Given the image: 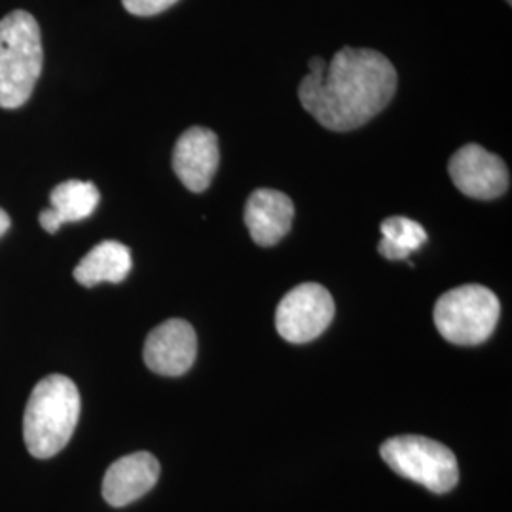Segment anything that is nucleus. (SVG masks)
<instances>
[{"mask_svg":"<svg viewBox=\"0 0 512 512\" xmlns=\"http://www.w3.org/2000/svg\"><path fill=\"white\" fill-rule=\"evenodd\" d=\"M397 92V71L384 54L346 46L336 52L321 82L310 74L300 82L302 107L332 131L365 126Z\"/></svg>","mask_w":512,"mask_h":512,"instance_id":"1","label":"nucleus"},{"mask_svg":"<svg viewBox=\"0 0 512 512\" xmlns=\"http://www.w3.org/2000/svg\"><path fill=\"white\" fill-rule=\"evenodd\" d=\"M80 418V393L71 378L52 374L33 389L23 416V439L33 458L59 454L73 437Z\"/></svg>","mask_w":512,"mask_h":512,"instance_id":"2","label":"nucleus"},{"mask_svg":"<svg viewBox=\"0 0 512 512\" xmlns=\"http://www.w3.org/2000/svg\"><path fill=\"white\" fill-rule=\"evenodd\" d=\"M42 40L37 19L14 10L0 19V107L19 109L33 95L42 73Z\"/></svg>","mask_w":512,"mask_h":512,"instance_id":"3","label":"nucleus"},{"mask_svg":"<svg viewBox=\"0 0 512 512\" xmlns=\"http://www.w3.org/2000/svg\"><path fill=\"white\" fill-rule=\"evenodd\" d=\"M499 313V300L490 289L463 285L437 300L435 325L440 336L456 346H478L492 336Z\"/></svg>","mask_w":512,"mask_h":512,"instance_id":"4","label":"nucleus"},{"mask_svg":"<svg viewBox=\"0 0 512 512\" xmlns=\"http://www.w3.org/2000/svg\"><path fill=\"white\" fill-rule=\"evenodd\" d=\"M380 454L397 475L414 480L433 494H448L458 484L456 456L437 440L418 435L393 437L385 440Z\"/></svg>","mask_w":512,"mask_h":512,"instance_id":"5","label":"nucleus"},{"mask_svg":"<svg viewBox=\"0 0 512 512\" xmlns=\"http://www.w3.org/2000/svg\"><path fill=\"white\" fill-rule=\"evenodd\" d=\"M334 300L317 283H304L283 296L275 311V329L291 344H306L329 329Z\"/></svg>","mask_w":512,"mask_h":512,"instance_id":"6","label":"nucleus"},{"mask_svg":"<svg viewBox=\"0 0 512 512\" xmlns=\"http://www.w3.org/2000/svg\"><path fill=\"white\" fill-rule=\"evenodd\" d=\"M448 171L459 192L475 200H495L509 190L511 183L505 162L480 145L459 148Z\"/></svg>","mask_w":512,"mask_h":512,"instance_id":"7","label":"nucleus"},{"mask_svg":"<svg viewBox=\"0 0 512 512\" xmlns=\"http://www.w3.org/2000/svg\"><path fill=\"white\" fill-rule=\"evenodd\" d=\"M145 363L160 376L177 378L188 372L198 355V338L190 323L169 319L148 334Z\"/></svg>","mask_w":512,"mask_h":512,"instance_id":"8","label":"nucleus"},{"mask_svg":"<svg viewBox=\"0 0 512 512\" xmlns=\"http://www.w3.org/2000/svg\"><path fill=\"white\" fill-rule=\"evenodd\" d=\"M219 139L207 128H190L173 150V169L190 192H203L219 167Z\"/></svg>","mask_w":512,"mask_h":512,"instance_id":"9","label":"nucleus"},{"mask_svg":"<svg viewBox=\"0 0 512 512\" xmlns=\"http://www.w3.org/2000/svg\"><path fill=\"white\" fill-rule=\"evenodd\" d=\"M160 478V463L148 452L116 459L103 478V497L112 507H126L148 494Z\"/></svg>","mask_w":512,"mask_h":512,"instance_id":"10","label":"nucleus"},{"mask_svg":"<svg viewBox=\"0 0 512 512\" xmlns=\"http://www.w3.org/2000/svg\"><path fill=\"white\" fill-rule=\"evenodd\" d=\"M293 200L272 188L255 190L245 205V224L256 245L272 247L285 238L293 226Z\"/></svg>","mask_w":512,"mask_h":512,"instance_id":"11","label":"nucleus"},{"mask_svg":"<svg viewBox=\"0 0 512 512\" xmlns=\"http://www.w3.org/2000/svg\"><path fill=\"white\" fill-rule=\"evenodd\" d=\"M99 200V190L93 183L65 181L57 184L50 194L52 207L44 209L38 217L40 226L46 232L55 234L65 222H78L92 217Z\"/></svg>","mask_w":512,"mask_h":512,"instance_id":"12","label":"nucleus"},{"mask_svg":"<svg viewBox=\"0 0 512 512\" xmlns=\"http://www.w3.org/2000/svg\"><path fill=\"white\" fill-rule=\"evenodd\" d=\"M131 272V253L120 241H101L74 268V279L82 287H95L103 281L122 283Z\"/></svg>","mask_w":512,"mask_h":512,"instance_id":"13","label":"nucleus"},{"mask_svg":"<svg viewBox=\"0 0 512 512\" xmlns=\"http://www.w3.org/2000/svg\"><path fill=\"white\" fill-rule=\"evenodd\" d=\"M382 241L378 245L380 255L387 260H406L427 241V232L420 222L406 217H389L380 226Z\"/></svg>","mask_w":512,"mask_h":512,"instance_id":"14","label":"nucleus"},{"mask_svg":"<svg viewBox=\"0 0 512 512\" xmlns=\"http://www.w3.org/2000/svg\"><path fill=\"white\" fill-rule=\"evenodd\" d=\"M179 0H122L124 8L133 16H156L162 14L167 8H171Z\"/></svg>","mask_w":512,"mask_h":512,"instance_id":"15","label":"nucleus"},{"mask_svg":"<svg viewBox=\"0 0 512 512\" xmlns=\"http://www.w3.org/2000/svg\"><path fill=\"white\" fill-rule=\"evenodd\" d=\"M329 67V63L323 57H311L310 73H325Z\"/></svg>","mask_w":512,"mask_h":512,"instance_id":"16","label":"nucleus"},{"mask_svg":"<svg viewBox=\"0 0 512 512\" xmlns=\"http://www.w3.org/2000/svg\"><path fill=\"white\" fill-rule=\"evenodd\" d=\"M10 224H12V220L8 217V213L4 211V209H0V238L8 232V228H10Z\"/></svg>","mask_w":512,"mask_h":512,"instance_id":"17","label":"nucleus"},{"mask_svg":"<svg viewBox=\"0 0 512 512\" xmlns=\"http://www.w3.org/2000/svg\"><path fill=\"white\" fill-rule=\"evenodd\" d=\"M507 2H509V4H511L512 0H507Z\"/></svg>","mask_w":512,"mask_h":512,"instance_id":"18","label":"nucleus"}]
</instances>
